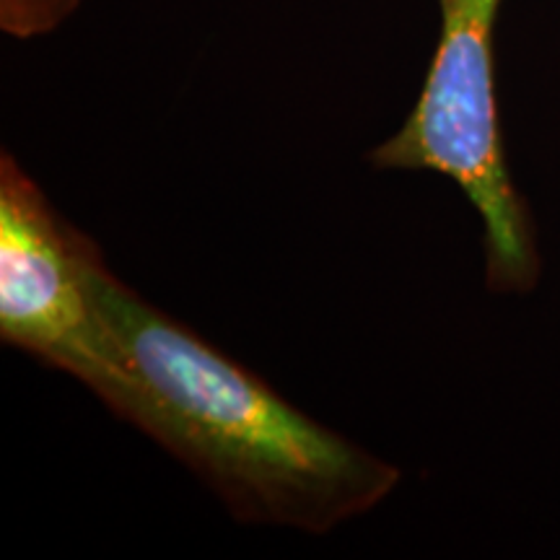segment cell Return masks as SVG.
Masks as SVG:
<instances>
[{
  "instance_id": "6da1fadb",
  "label": "cell",
  "mask_w": 560,
  "mask_h": 560,
  "mask_svg": "<svg viewBox=\"0 0 560 560\" xmlns=\"http://www.w3.org/2000/svg\"><path fill=\"white\" fill-rule=\"evenodd\" d=\"M100 312V342L79 382L182 462L231 520L327 535L402 482L400 467L306 416L115 272Z\"/></svg>"
},
{
  "instance_id": "7a4b0ae2",
  "label": "cell",
  "mask_w": 560,
  "mask_h": 560,
  "mask_svg": "<svg viewBox=\"0 0 560 560\" xmlns=\"http://www.w3.org/2000/svg\"><path fill=\"white\" fill-rule=\"evenodd\" d=\"M436 3L439 42L418 102L366 161L374 170L452 179L480 213L488 289L527 293L540 278V252L501 143L493 34L503 0Z\"/></svg>"
},
{
  "instance_id": "3957f363",
  "label": "cell",
  "mask_w": 560,
  "mask_h": 560,
  "mask_svg": "<svg viewBox=\"0 0 560 560\" xmlns=\"http://www.w3.org/2000/svg\"><path fill=\"white\" fill-rule=\"evenodd\" d=\"M100 244L52 206L11 151L0 156V340L79 380L102 330Z\"/></svg>"
},
{
  "instance_id": "277c9868",
  "label": "cell",
  "mask_w": 560,
  "mask_h": 560,
  "mask_svg": "<svg viewBox=\"0 0 560 560\" xmlns=\"http://www.w3.org/2000/svg\"><path fill=\"white\" fill-rule=\"evenodd\" d=\"M83 0H0V32L13 39H37L58 32Z\"/></svg>"
}]
</instances>
